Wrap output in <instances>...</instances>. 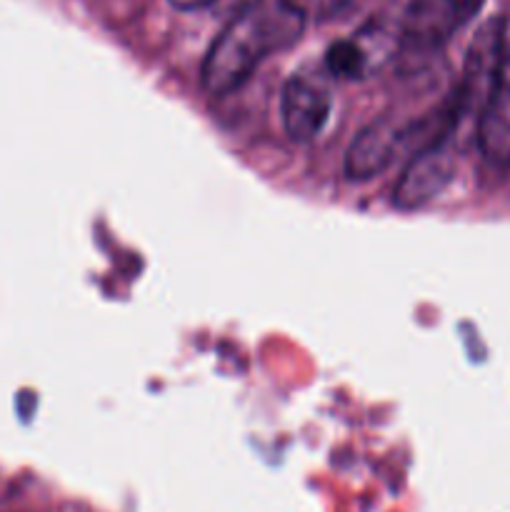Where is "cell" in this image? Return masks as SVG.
Instances as JSON below:
<instances>
[{
  "mask_svg": "<svg viewBox=\"0 0 510 512\" xmlns=\"http://www.w3.org/2000/svg\"><path fill=\"white\" fill-rule=\"evenodd\" d=\"M305 20L285 0H260L238 18L228 20L210 45L200 80L213 98L233 93L268 55L290 48L303 35Z\"/></svg>",
  "mask_w": 510,
  "mask_h": 512,
  "instance_id": "6da1fadb",
  "label": "cell"
},
{
  "mask_svg": "<svg viewBox=\"0 0 510 512\" xmlns=\"http://www.w3.org/2000/svg\"><path fill=\"white\" fill-rule=\"evenodd\" d=\"M485 0H410L400 28V58L410 65L438 53Z\"/></svg>",
  "mask_w": 510,
  "mask_h": 512,
  "instance_id": "7a4b0ae2",
  "label": "cell"
},
{
  "mask_svg": "<svg viewBox=\"0 0 510 512\" xmlns=\"http://www.w3.org/2000/svg\"><path fill=\"white\" fill-rule=\"evenodd\" d=\"M500 58H503V20H488L483 28L475 33L465 55L463 80L458 90L460 105H463V118L468 113H480L490 103L495 83L500 73Z\"/></svg>",
  "mask_w": 510,
  "mask_h": 512,
  "instance_id": "3957f363",
  "label": "cell"
},
{
  "mask_svg": "<svg viewBox=\"0 0 510 512\" xmlns=\"http://www.w3.org/2000/svg\"><path fill=\"white\" fill-rule=\"evenodd\" d=\"M455 173L453 138L440 140L408 160L393 188V205L400 210H418L438 198Z\"/></svg>",
  "mask_w": 510,
  "mask_h": 512,
  "instance_id": "277c9868",
  "label": "cell"
},
{
  "mask_svg": "<svg viewBox=\"0 0 510 512\" xmlns=\"http://www.w3.org/2000/svg\"><path fill=\"white\" fill-rule=\"evenodd\" d=\"M330 90L308 75H290L280 93V118L285 135L295 143L318 138L330 118Z\"/></svg>",
  "mask_w": 510,
  "mask_h": 512,
  "instance_id": "5b68a950",
  "label": "cell"
},
{
  "mask_svg": "<svg viewBox=\"0 0 510 512\" xmlns=\"http://www.w3.org/2000/svg\"><path fill=\"white\" fill-rule=\"evenodd\" d=\"M400 128H403V123H395L393 118H380L365 125L345 153V178L365 183V180L388 170L403 155Z\"/></svg>",
  "mask_w": 510,
  "mask_h": 512,
  "instance_id": "8992f818",
  "label": "cell"
},
{
  "mask_svg": "<svg viewBox=\"0 0 510 512\" xmlns=\"http://www.w3.org/2000/svg\"><path fill=\"white\" fill-rule=\"evenodd\" d=\"M325 68L335 78L358 80L368 70V53L358 40H338L325 53Z\"/></svg>",
  "mask_w": 510,
  "mask_h": 512,
  "instance_id": "52a82bcc",
  "label": "cell"
},
{
  "mask_svg": "<svg viewBox=\"0 0 510 512\" xmlns=\"http://www.w3.org/2000/svg\"><path fill=\"white\" fill-rule=\"evenodd\" d=\"M300 18L308 20H328L343 13L353 0H285Z\"/></svg>",
  "mask_w": 510,
  "mask_h": 512,
  "instance_id": "ba28073f",
  "label": "cell"
},
{
  "mask_svg": "<svg viewBox=\"0 0 510 512\" xmlns=\"http://www.w3.org/2000/svg\"><path fill=\"white\" fill-rule=\"evenodd\" d=\"M260 0H213L210 10H215L218 15H225V18H238L240 13L250 10L253 5H258Z\"/></svg>",
  "mask_w": 510,
  "mask_h": 512,
  "instance_id": "9c48e42d",
  "label": "cell"
},
{
  "mask_svg": "<svg viewBox=\"0 0 510 512\" xmlns=\"http://www.w3.org/2000/svg\"><path fill=\"white\" fill-rule=\"evenodd\" d=\"M170 5L178 10H205L213 5V0H170Z\"/></svg>",
  "mask_w": 510,
  "mask_h": 512,
  "instance_id": "30bf717a",
  "label": "cell"
}]
</instances>
